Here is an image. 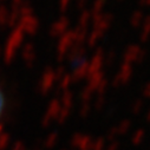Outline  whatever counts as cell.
I'll list each match as a JSON object with an SVG mask.
<instances>
[{"label": "cell", "instance_id": "1", "mask_svg": "<svg viewBox=\"0 0 150 150\" xmlns=\"http://www.w3.org/2000/svg\"><path fill=\"white\" fill-rule=\"evenodd\" d=\"M3 109H4V96H3L1 91H0V115H1V112H3Z\"/></svg>", "mask_w": 150, "mask_h": 150}]
</instances>
